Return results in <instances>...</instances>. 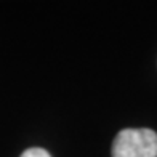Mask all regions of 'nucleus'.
<instances>
[{
	"label": "nucleus",
	"mask_w": 157,
	"mask_h": 157,
	"mask_svg": "<svg viewBox=\"0 0 157 157\" xmlns=\"http://www.w3.org/2000/svg\"><path fill=\"white\" fill-rule=\"evenodd\" d=\"M112 157H157V133L149 128H125L112 143Z\"/></svg>",
	"instance_id": "f257e3e1"
},
{
	"label": "nucleus",
	"mask_w": 157,
	"mask_h": 157,
	"mask_svg": "<svg viewBox=\"0 0 157 157\" xmlns=\"http://www.w3.org/2000/svg\"><path fill=\"white\" fill-rule=\"evenodd\" d=\"M19 157H52V155L42 147H29V149H26Z\"/></svg>",
	"instance_id": "f03ea898"
}]
</instances>
